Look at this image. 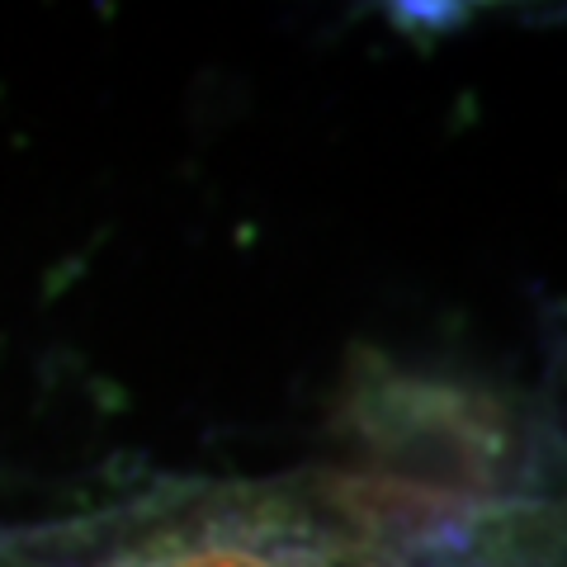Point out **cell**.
<instances>
[{
  "label": "cell",
  "mask_w": 567,
  "mask_h": 567,
  "mask_svg": "<svg viewBox=\"0 0 567 567\" xmlns=\"http://www.w3.org/2000/svg\"><path fill=\"white\" fill-rule=\"evenodd\" d=\"M0 567H374L303 477L175 483L62 525L0 529Z\"/></svg>",
  "instance_id": "6da1fadb"
},
{
  "label": "cell",
  "mask_w": 567,
  "mask_h": 567,
  "mask_svg": "<svg viewBox=\"0 0 567 567\" xmlns=\"http://www.w3.org/2000/svg\"><path fill=\"white\" fill-rule=\"evenodd\" d=\"M341 431L350 468L487 506L548 502V435L496 388L364 360L346 388Z\"/></svg>",
  "instance_id": "7a4b0ae2"
}]
</instances>
